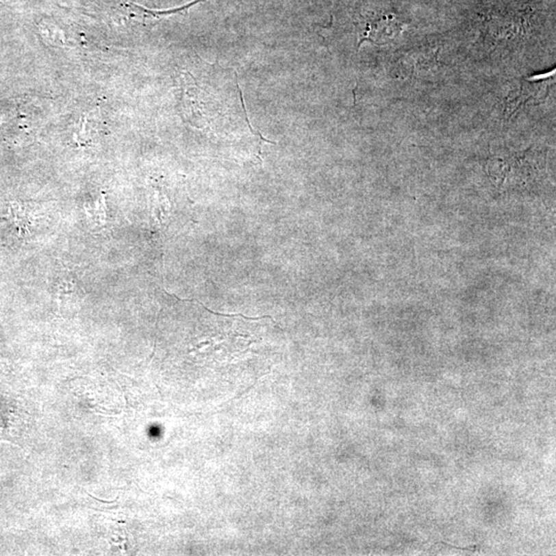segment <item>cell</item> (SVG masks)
I'll use <instances>...</instances> for the list:
<instances>
[{"label":"cell","mask_w":556,"mask_h":556,"mask_svg":"<svg viewBox=\"0 0 556 556\" xmlns=\"http://www.w3.org/2000/svg\"><path fill=\"white\" fill-rule=\"evenodd\" d=\"M205 0H194L181 8L170 10H150L133 3H125L118 8V20L127 26H148L163 18L187 13L192 7Z\"/></svg>","instance_id":"cell-1"},{"label":"cell","mask_w":556,"mask_h":556,"mask_svg":"<svg viewBox=\"0 0 556 556\" xmlns=\"http://www.w3.org/2000/svg\"><path fill=\"white\" fill-rule=\"evenodd\" d=\"M399 25L398 22L394 19H384L372 20L371 22L366 25L365 29L361 34V42L365 40H371L375 44H386L388 40L394 38V36L398 34Z\"/></svg>","instance_id":"cell-2"},{"label":"cell","mask_w":556,"mask_h":556,"mask_svg":"<svg viewBox=\"0 0 556 556\" xmlns=\"http://www.w3.org/2000/svg\"><path fill=\"white\" fill-rule=\"evenodd\" d=\"M85 210L88 218L94 226L97 228L104 227L106 223V201L104 194H101L94 203L85 205Z\"/></svg>","instance_id":"cell-3"},{"label":"cell","mask_w":556,"mask_h":556,"mask_svg":"<svg viewBox=\"0 0 556 556\" xmlns=\"http://www.w3.org/2000/svg\"><path fill=\"white\" fill-rule=\"evenodd\" d=\"M10 220L19 229L21 232H27L31 226L30 216L20 205L14 203L9 210Z\"/></svg>","instance_id":"cell-4"}]
</instances>
